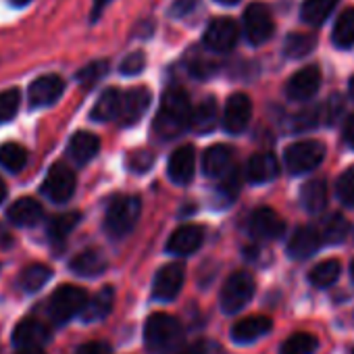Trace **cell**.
<instances>
[{
	"mask_svg": "<svg viewBox=\"0 0 354 354\" xmlns=\"http://www.w3.org/2000/svg\"><path fill=\"white\" fill-rule=\"evenodd\" d=\"M192 113L194 111H192L190 96L186 94V90H182L180 86H173L162 96V102L154 121V131L162 140L177 138L186 127L192 125Z\"/></svg>",
	"mask_w": 354,
	"mask_h": 354,
	"instance_id": "obj_1",
	"label": "cell"
},
{
	"mask_svg": "<svg viewBox=\"0 0 354 354\" xmlns=\"http://www.w3.org/2000/svg\"><path fill=\"white\" fill-rule=\"evenodd\" d=\"M144 342L152 352H173L184 344V327L171 315L154 313L146 321Z\"/></svg>",
	"mask_w": 354,
	"mask_h": 354,
	"instance_id": "obj_2",
	"label": "cell"
},
{
	"mask_svg": "<svg viewBox=\"0 0 354 354\" xmlns=\"http://www.w3.org/2000/svg\"><path fill=\"white\" fill-rule=\"evenodd\" d=\"M142 213V203L138 196H117L104 215V230L111 238H123L127 236Z\"/></svg>",
	"mask_w": 354,
	"mask_h": 354,
	"instance_id": "obj_3",
	"label": "cell"
},
{
	"mask_svg": "<svg viewBox=\"0 0 354 354\" xmlns=\"http://www.w3.org/2000/svg\"><path fill=\"white\" fill-rule=\"evenodd\" d=\"M257 283L250 273L246 271H236L227 277L221 290V308L227 315H234L242 310L254 296Z\"/></svg>",
	"mask_w": 354,
	"mask_h": 354,
	"instance_id": "obj_4",
	"label": "cell"
},
{
	"mask_svg": "<svg viewBox=\"0 0 354 354\" xmlns=\"http://www.w3.org/2000/svg\"><path fill=\"white\" fill-rule=\"evenodd\" d=\"M86 302H88V294L84 288L65 283V286L57 288L55 294L50 296L48 313L57 323H65V321L73 319L77 313H82Z\"/></svg>",
	"mask_w": 354,
	"mask_h": 354,
	"instance_id": "obj_5",
	"label": "cell"
},
{
	"mask_svg": "<svg viewBox=\"0 0 354 354\" xmlns=\"http://www.w3.org/2000/svg\"><path fill=\"white\" fill-rule=\"evenodd\" d=\"M286 167L290 173L294 175H302L308 173L313 169H317L323 158H325V146L317 140H302L296 142L292 146H288L286 150Z\"/></svg>",
	"mask_w": 354,
	"mask_h": 354,
	"instance_id": "obj_6",
	"label": "cell"
},
{
	"mask_svg": "<svg viewBox=\"0 0 354 354\" xmlns=\"http://www.w3.org/2000/svg\"><path fill=\"white\" fill-rule=\"evenodd\" d=\"M42 194L55 205L71 201V196L75 194V173L61 162L53 165L42 184Z\"/></svg>",
	"mask_w": 354,
	"mask_h": 354,
	"instance_id": "obj_7",
	"label": "cell"
},
{
	"mask_svg": "<svg viewBox=\"0 0 354 354\" xmlns=\"http://www.w3.org/2000/svg\"><path fill=\"white\" fill-rule=\"evenodd\" d=\"M273 32H275V24L269 7L263 3H252L244 13V34L248 42L261 46L273 36Z\"/></svg>",
	"mask_w": 354,
	"mask_h": 354,
	"instance_id": "obj_8",
	"label": "cell"
},
{
	"mask_svg": "<svg viewBox=\"0 0 354 354\" xmlns=\"http://www.w3.org/2000/svg\"><path fill=\"white\" fill-rule=\"evenodd\" d=\"M186 279V269L182 263H169L165 265L156 277H154V286H152V296L158 302H169L173 300L177 294H180L182 286Z\"/></svg>",
	"mask_w": 354,
	"mask_h": 354,
	"instance_id": "obj_9",
	"label": "cell"
},
{
	"mask_svg": "<svg viewBox=\"0 0 354 354\" xmlns=\"http://www.w3.org/2000/svg\"><path fill=\"white\" fill-rule=\"evenodd\" d=\"M63 92H65L63 77L57 75V73H48V75H42V77H38V80H34L30 84L28 100H30V106H34V109L50 106L63 96Z\"/></svg>",
	"mask_w": 354,
	"mask_h": 354,
	"instance_id": "obj_10",
	"label": "cell"
},
{
	"mask_svg": "<svg viewBox=\"0 0 354 354\" xmlns=\"http://www.w3.org/2000/svg\"><path fill=\"white\" fill-rule=\"evenodd\" d=\"M321 69L315 67V65H308V67H302L300 71H296L288 84H286V94L290 100H298V102H304L308 98H313L317 92H319V86H321Z\"/></svg>",
	"mask_w": 354,
	"mask_h": 354,
	"instance_id": "obj_11",
	"label": "cell"
},
{
	"mask_svg": "<svg viewBox=\"0 0 354 354\" xmlns=\"http://www.w3.org/2000/svg\"><path fill=\"white\" fill-rule=\"evenodd\" d=\"M238 36L240 32L236 21L230 17H219L209 24L205 32V44L215 53H230L238 44Z\"/></svg>",
	"mask_w": 354,
	"mask_h": 354,
	"instance_id": "obj_12",
	"label": "cell"
},
{
	"mask_svg": "<svg viewBox=\"0 0 354 354\" xmlns=\"http://www.w3.org/2000/svg\"><path fill=\"white\" fill-rule=\"evenodd\" d=\"M194 171H196V150H194V146H190V144L180 146L171 154L169 165H167L169 180L175 186H186V184L192 182Z\"/></svg>",
	"mask_w": 354,
	"mask_h": 354,
	"instance_id": "obj_13",
	"label": "cell"
},
{
	"mask_svg": "<svg viewBox=\"0 0 354 354\" xmlns=\"http://www.w3.org/2000/svg\"><path fill=\"white\" fill-rule=\"evenodd\" d=\"M150 102H152V96H150L148 88H133V90L125 92L121 96V109L117 115L119 125H123V127L136 125L148 111Z\"/></svg>",
	"mask_w": 354,
	"mask_h": 354,
	"instance_id": "obj_14",
	"label": "cell"
},
{
	"mask_svg": "<svg viewBox=\"0 0 354 354\" xmlns=\"http://www.w3.org/2000/svg\"><path fill=\"white\" fill-rule=\"evenodd\" d=\"M248 230L259 240H277L286 232L283 219L273 209H257L248 219Z\"/></svg>",
	"mask_w": 354,
	"mask_h": 354,
	"instance_id": "obj_15",
	"label": "cell"
},
{
	"mask_svg": "<svg viewBox=\"0 0 354 354\" xmlns=\"http://www.w3.org/2000/svg\"><path fill=\"white\" fill-rule=\"evenodd\" d=\"M252 117V102L246 94H234L230 96V100L225 102V111H223V127L230 133H240L248 127Z\"/></svg>",
	"mask_w": 354,
	"mask_h": 354,
	"instance_id": "obj_16",
	"label": "cell"
},
{
	"mask_svg": "<svg viewBox=\"0 0 354 354\" xmlns=\"http://www.w3.org/2000/svg\"><path fill=\"white\" fill-rule=\"evenodd\" d=\"M203 240H205V230L201 225H182L171 234L167 242V252L175 257H188L201 248Z\"/></svg>",
	"mask_w": 354,
	"mask_h": 354,
	"instance_id": "obj_17",
	"label": "cell"
},
{
	"mask_svg": "<svg viewBox=\"0 0 354 354\" xmlns=\"http://www.w3.org/2000/svg\"><path fill=\"white\" fill-rule=\"evenodd\" d=\"M321 244H323V236L319 230L308 227V225L298 227L288 242V254L296 261H302V259L313 257L321 248Z\"/></svg>",
	"mask_w": 354,
	"mask_h": 354,
	"instance_id": "obj_18",
	"label": "cell"
},
{
	"mask_svg": "<svg viewBox=\"0 0 354 354\" xmlns=\"http://www.w3.org/2000/svg\"><path fill=\"white\" fill-rule=\"evenodd\" d=\"M50 339V329L38 321L36 317H28L17 323L13 331V342L19 348H30V346H42Z\"/></svg>",
	"mask_w": 354,
	"mask_h": 354,
	"instance_id": "obj_19",
	"label": "cell"
},
{
	"mask_svg": "<svg viewBox=\"0 0 354 354\" xmlns=\"http://www.w3.org/2000/svg\"><path fill=\"white\" fill-rule=\"evenodd\" d=\"M277 173H279V162H277L275 154H271V152H259V154L250 156V160L246 165V177L254 186L275 180Z\"/></svg>",
	"mask_w": 354,
	"mask_h": 354,
	"instance_id": "obj_20",
	"label": "cell"
},
{
	"mask_svg": "<svg viewBox=\"0 0 354 354\" xmlns=\"http://www.w3.org/2000/svg\"><path fill=\"white\" fill-rule=\"evenodd\" d=\"M42 207L34 198H19L7 209V219L17 227H34L42 221Z\"/></svg>",
	"mask_w": 354,
	"mask_h": 354,
	"instance_id": "obj_21",
	"label": "cell"
},
{
	"mask_svg": "<svg viewBox=\"0 0 354 354\" xmlns=\"http://www.w3.org/2000/svg\"><path fill=\"white\" fill-rule=\"evenodd\" d=\"M98 150H100V140H98V136H94L90 131L73 133L71 140H69V146H67V154L77 165L90 162L98 154Z\"/></svg>",
	"mask_w": 354,
	"mask_h": 354,
	"instance_id": "obj_22",
	"label": "cell"
},
{
	"mask_svg": "<svg viewBox=\"0 0 354 354\" xmlns=\"http://www.w3.org/2000/svg\"><path fill=\"white\" fill-rule=\"evenodd\" d=\"M232 158H234V152L230 146H225V144L211 146L203 156L205 175L207 177H223L232 167Z\"/></svg>",
	"mask_w": 354,
	"mask_h": 354,
	"instance_id": "obj_23",
	"label": "cell"
},
{
	"mask_svg": "<svg viewBox=\"0 0 354 354\" xmlns=\"http://www.w3.org/2000/svg\"><path fill=\"white\" fill-rule=\"evenodd\" d=\"M69 269L80 275V277H96L100 273L106 271V259L100 250H84L80 252L71 263H69Z\"/></svg>",
	"mask_w": 354,
	"mask_h": 354,
	"instance_id": "obj_24",
	"label": "cell"
},
{
	"mask_svg": "<svg viewBox=\"0 0 354 354\" xmlns=\"http://www.w3.org/2000/svg\"><path fill=\"white\" fill-rule=\"evenodd\" d=\"M269 331H271V319H267V317H248V319H242V321H238L234 325L232 337L238 344H248V342H254V339L263 337Z\"/></svg>",
	"mask_w": 354,
	"mask_h": 354,
	"instance_id": "obj_25",
	"label": "cell"
},
{
	"mask_svg": "<svg viewBox=\"0 0 354 354\" xmlns=\"http://www.w3.org/2000/svg\"><path fill=\"white\" fill-rule=\"evenodd\" d=\"M219 123V111H217V102L213 96H207L192 113V129L198 133H209L217 127Z\"/></svg>",
	"mask_w": 354,
	"mask_h": 354,
	"instance_id": "obj_26",
	"label": "cell"
},
{
	"mask_svg": "<svg viewBox=\"0 0 354 354\" xmlns=\"http://www.w3.org/2000/svg\"><path fill=\"white\" fill-rule=\"evenodd\" d=\"M113 300H115V290L111 286L102 288L92 300L86 302V306L82 310V319L86 323H94V321L104 319L111 313V308H113Z\"/></svg>",
	"mask_w": 354,
	"mask_h": 354,
	"instance_id": "obj_27",
	"label": "cell"
},
{
	"mask_svg": "<svg viewBox=\"0 0 354 354\" xmlns=\"http://www.w3.org/2000/svg\"><path fill=\"white\" fill-rule=\"evenodd\" d=\"M121 92L115 90V88H109L100 94V98L96 100L90 117L94 121H111V119H117L119 115V109H121Z\"/></svg>",
	"mask_w": 354,
	"mask_h": 354,
	"instance_id": "obj_28",
	"label": "cell"
},
{
	"mask_svg": "<svg viewBox=\"0 0 354 354\" xmlns=\"http://www.w3.org/2000/svg\"><path fill=\"white\" fill-rule=\"evenodd\" d=\"M300 203L308 213H321L327 205V184L323 180H313L302 186Z\"/></svg>",
	"mask_w": 354,
	"mask_h": 354,
	"instance_id": "obj_29",
	"label": "cell"
},
{
	"mask_svg": "<svg viewBox=\"0 0 354 354\" xmlns=\"http://www.w3.org/2000/svg\"><path fill=\"white\" fill-rule=\"evenodd\" d=\"M53 277V269L48 265H42V263H34L30 267H26L19 275V288L28 294H34L38 290H42L48 279Z\"/></svg>",
	"mask_w": 354,
	"mask_h": 354,
	"instance_id": "obj_30",
	"label": "cell"
},
{
	"mask_svg": "<svg viewBox=\"0 0 354 354\" xmlns=\"http://www.w3.org/2000/svg\"><path fill=\"white\" fill-rule=\"evenodd\" d=\"M82 215L77 211H71V213H63V215H57L53 217V221L48 223V240L53 244H63L67 240V236L77 227Z\"/></svg>",
	"mask_w": 354,
	"mask_h": 354,
	"instance_id": "obj_31",
	"label": "cell"
},
{
	"mask_svg": "<svg viewBox=\"0 0 354 354\" xmlns=\"http://www.w3.org/2000/svg\"><path fill=\"white\" fill-rule=\"evenodd\" d=\"M335 5H337V0H304V5L300 9V17L308 26H321L331 15Z\"/></svg>",
	"mask_w": 354,
	"mask_h": 354,
	"instance_id": "obj_32",
	"label": "cell"
},
{
	"mask_svg": "<svg viewBox=\"0 0 354 354\" xmlns=\"http://www.w3.org/2000/svg\"><path fill=\"white\" fill-rule=\"evenodd\" d=\"M342 271V265L337 259H327L319 265H315L308 273V279L315 288H329L337 281Z\"/></svg>",
	"mask_w": 354,
	"mask_h": 354,
	"instance_id": "obj_33",
	"label": "cell"
},
{
	"mask_svg": "<svg viewBox=\"0 0 354 354\" xmlns=\"http://www.w3.org/2000/svg\"><path fill=\"white\" fill-rule=\"evenodd\" d=\"M333 44L337 48H350L354 44V7L339 13L333 26Z\"/></svg>",
	"mask_w": 354,
	"mask_h": 354,
	"instance_id": "obj_34",
	"label": "cell"
},
{
	"mask_svg": "<svg viewBox=\"0 0 354 354\" xmlns=\"http://www.w3.org/2000/svg\"><path fill=\"white\" fill-rule=\"evenodd\" d=\"M28 162V150L17 144V142H7L0 146V167H5L7 171H21Z\"/></svg>",
	"mask_w": 354,
	"mask_h": 354,
	"instance_id": "obj_35",
	"label": "cell"
},
{
	"mask_svg": "<svg viewBox=\"0 0 354 354\" xmlns=\"http://www.w3.org/2000/svg\"><path fill=\"white\" fill-rule=\"evenodd\" d=\"M317 46V38L313 34H290L283 44V55L288 59H302L310 55Z\"/></svg>",
	"mask_w": 354,
	"mask_h": 354,
	"instance_id": "obj_36",
	"label": "cell"
},
{
	"mask_svg": "<svg viewBox=\"0 0 354 354\" xmlns=\"http://www.w3.org/2000/svg\"><path fill=\"white\" fill-rule=\"evenodd\" d=\"M319 342L310 333H294L283 344L279 354H315Z\"/></svg>",
	"mask_w": 354,
	"mask_h": 354,
	"instance_id": "obj_37",
	"label": "cell"
},
{
	"mask_svg": "<svg viewBox=\"0 0 354 354\" xmlns=\"http://www.w3.org/2000/svg\"><path fill=\"white\" fill-rule=\"evenodd\" d=\"M109 71V61H92L86 67H82L75 75V80L80 82V86L84 90H90L92 86H96Z\"/></svg>",
	"mask_w": 354,
	"mask_h": 354,
	"instance_id": "obj_38",
	"label": "cell"
},
{
	"mask_svg": "<svg viewBox=\"0 0 354 354\" xmlns=\"http://www.w3.org/2000/svg\"><path fill=\"white\" fill-rule=\"evenodd\" d=\"M19 104L21 92L17 88L0 92V123H9L11 119H15V115L19 113Z\"/></svg>",
	"mask_w": 354,
	"mask_h": 354,
	"instance_id": "obj_39",
	"label": "cell"
},
{
	"mask_svg": "<svg viewBox=\"0 0 354 354\" xmlns=\"http://www.w3.org/2000/svg\"><path fill=\"white\" fill-rule=\"evenodd\" d=\"M348 234V223L342 215H331L325 223H323V230H321V236H323V242H329V244H339Z\"/></svg>",
	"mask_w": 354,
	"mask_h": 354,
	"instance_id": "obj_40",
	"label": "cell"
},
{
	"mask_svg": "<svg viewBox=\"0 0 354 354\" xmlns=\"http://www.w3.org/2000/svg\"><path fill=\"white\" fill-rule=\"evenodd\" d=\"M335 194L346 207H354V167L346 169L335 182Z\"/></svg>",
	"mask_w": 354,
	"mask_h": 354,
	"instance_id": "obj_41",
	"label": "cell"
},
{
	"mask_svg": "<svg viewBox=\"0 0 354 354\" xmlns=\"http://www.w3.org/2000/svg\"><path fill=\"white\" fill-rule=\"evenodd\" d=\"M240 192V173L236 169H230L225 175H223V182L217 190V198L223 201V205H230Z\"/></svg>",
	"mask_w": 354,
	"mask_h": 354,
	"instance_id": "obj_42",
	"label": "cell"
},
{
	"mask_svg": "<svg viewBox=\"0 0 354 354\" xmlns=\"http://www.w3.org/2000/svg\"><path fill=\"white\" fill-rule=\"evenodd\" d=\"M144 67H146V57H144V53H142V50H136V53H129V55L121 61L119 71H121L123 75L131 77V75L142 73V71H144Z\"/></svg>",
	"mask_w": 354,
	"mask_h": 354,
	"instance_id": "obj_43",
	"label": "cell"
},
{
	"mask_svg": "<svg viewBox=\"0 0 354 354\" xmlns=\"http://www.w3.org/2000/svg\"><path fill=\"white\" fill-rule=\"evenodd\" d=\"M154 162V154L148 152V150H136L127 156V167L133 171V173H146Z\"/></svg>",
	"mask_w": 354,
	"mask_h": 354,
	"instance_id": "obj_44",
	"label": "cell"
},
{
	"mask_svg": "<svg viewBox=\"0 0 354 354\" xmlns=\"http://www.w3.org/2000/svg\"><path fill=\"white\" fill-rule=\"evenodd\" d=\"M77 354H111V346L104 342H88L77 350Z\"/></svg>",
	"mask_w": 354,
	"mask_h": 354,
	"instance_id": "obj_45",
	"label": "cell"
},
{
	"mask_svg": "<svg viewBox=\"0 0 354 354\" xmlns=\"http://www.w3.org/2000/svg\"><path fill=\"white\" fill-rule=\"evenodd\" d=\"M211 352H213V344L209 339H198L184 350V354H211Z\"/></svg>",
	"mask_w": 354,
	"mask_h": 354,
	"instance_id": "obj_46",
	"label": "cell"
},
{
	"mask_svg": "<svg viewBox=\"0 0 354 354\" xmlns=\"http://www.w3.org/2000/svg\"><path fill=\"white\" fill-rule=\"evenodd\" d=\"M342 138H344L346 146H350L354 150V115L346 119L344 129H342Z\"/></svg>",
	"mask_w": 354,
	"mask_h": 354,
	"instance_id": "obj_47",
	"label": "cell"
},
{
	"mask_svg": "<svg viewBox=\"0 0 354 354\" xmlns=\"http://www.w3.org/2000/svg\"><path fill=\"white\" fill-rule=\"evenodd\" d=\"M194 5H196V0H177L175 7H173V13L175 15H186V13H190L194 9Z\"/></svg>",
	"mask_w": 354,
	"mask_h": 354,
	"instance_id": "obj_48",
	"label": "cell"
},
{
	"mask_svg": "<svg viewBox=\"0 0 354 354\" xmlns=\"http://www.w3.org/2000/svg\"><path fill=\"white\" fill-rule=\"evenodd\" d=\"M109 3H111V0H94V3H92V13H90L92 24L100 19V15H102V11L106 9V5H109Z\"/></svg>",
	"mask_w": 354,
	"mask_h": 354,
	"instance_id": "obj_49",
	"label": "cell"
},
{
	"mask_svg": "<svg viewBox=\"0 0 354 354\" xmlns=\"http://www.w3.org/2000/svg\"><path fill=\"white\" fill-rule=\"evenodd\" d=\"M17 354H44V350L40 346H30V348H21Z\"/></svg>",
	"mask_w": 354,
	"mask_h": 354,
	"instance_id": "obj_50",
	"label": "cell"
},
{
	"mask_svg": "<svg viewBox=\"0 0 354 354\" xmlns=\"http://www.w3.org/2000/svg\"><path fill=\"white\" fill-rule=\"evenodd\" d=\"M7 198V186H5V182L0 180V203H3Z\"/></svg>",
	"mask_w": 354,
	"mask_h": 354,
	"instance_id": "obj_51",
	"label": "cell"
},
{
	"mask_svg": "<svg viewBox=\"0 0 354 354\" xmlns=\"http://www.w3.org/2000/svg\"><path fill=\"white\" fill-rule=\"evenodd\" d=\"M348 94L354 100V77H350V82H348Z\"/></svg>",
	"mask_w": 354,
	"mask_h": 354,
	"instance_id": "obj_52",
	"label": "cell"
},
{
	"mask_svg": "<svg viewBox=\"0 0 354 354\" xmlns=\"http://www.w3.org/2000/svg\"><path fill=\"white\" fill-rule=\"evenodd\" d=\"M215 3H219V5H225V7H230V5H236V3H240V0H215Z\"/></svg>",
	"mask_w": 354,
	"mask_h": 354,
	"instance_id": "obj_53",
	"label": "cell"
},
{
	"mask_svg": "<svg viewBox=\"0 0 354 354\" xmlns=\"http://www.w3.org/2000/svg\"><path fill=\"white\" fill-rule=\"evenodd\" d=\"M350 275H352V279H354V261H352V265H350Z\"/></svg>",
	"mask_w": 354,
	"mask_h": 354,
	"instance_id": "obj_54",
	"label": "cell"
},
{
	"mask_svg": "<svg viewBox=\"0 0 354 354\" xmlns=\"http://www.w3.org/2000/svg\"><path fill=\"white\" fill-rule=\"evenodd\" d=\"M352 354H354V350H352Z\"/></svg>",
	"mask_w": 354,
	"mask_h": 354,
	"instance_id": "obj_55",
	"label": "cell"
}]
</instances>
